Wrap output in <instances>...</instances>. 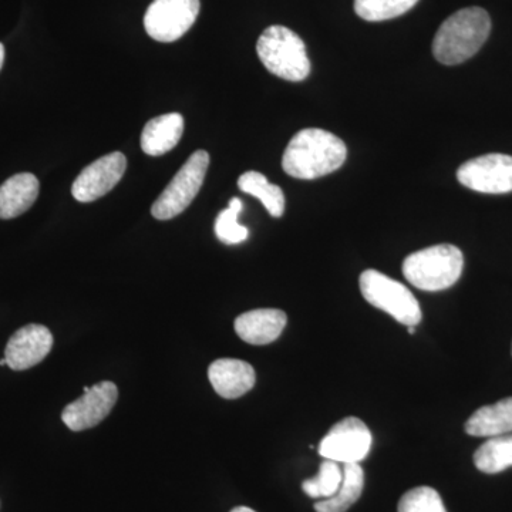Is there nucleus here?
Masks as SVG:
<instances>
[{
	"label": "nucleus",
	"instance_id": "nucleus-1",
	"mask_svg": "<svg viewBox=\"0 0 512 512\" xmlns=\"http://www.w3.org/2000/svg\"><path fill=\"white\" fill-rule=\"evenodd\" d=\"M348 157L346 144L322 128L299 131L286 147L282 168L298 180H316L335 173Z\"/></svg>",
	"mask_w": 512,
	"mask_h": 512
},
{
	"label": "nucleus",
	"instance_id": "nucleus-2",
	"mask_svg": "<svg viewBox=\"0 0 512 512\" xmlns=\"http://www.w3.org/2000/svg\"><path fill=\"white\" fill-rule=\"evenodd\" d=\"M491 32L490 15L481 8L458 10L444 20L433 40L437 62L454 66L471 59L487 42Z\"/></svg>",
	"mask_w": 512,
	"mask_h": 512
},
{
	"label": "nucleus",
	"instance_id": "nucleus-3",
	"mask_svg": "<svg viewBox=\"0 0 512 512\" xmlns=\"http://www.w3.org/2000/svg\"><path fill=\"white\" fill-rule=\"evenodd\" d=\"M463 268V252L454 245L441 244L407 256L403 275L421 291L440 292L456 284Z\"/></svg>",
	"mask_w": 512,
	"mask_h": 512
},
{
	"label": "nucleus",
	"instance_id": "nucleus-4",
	"mask_svg": "<svg viewBox=\"0 0 512 512\" xmlns=\"http://www.w3.org/2000/svg\"><path fill=\"white\" fill-rule=\"evenodd\" d=\"M259 60L279 79L302 82L311 74V60L301 37L285 26H271L256 43Z\"/></svg>",
	"mask_w": 512,
	"mask_h": 512
},
{
	"label": "nucleus",
	"instance_id": "nucleus-5",
	"mask_svg": "<svg viewBox=\"0 0 512 512\" xmlns=\"http://www.w3.org/2000/svg\"><path fill=\"white\" fill-rule=\"evenodd\" d=\"M360 292L370 305L389 313L397 322L409 326H417L423 319L419 301L414 298L410 289L390 276L367 269L360 275Z\"/></svg>",
	"mask_w": 512,
	"mask_h": 512
},
{
	"label": "nucleus",
	"instance_id": "nucleus-6",
	"mask_svg": "<svg viewBox=\"0 0 512 512\" xmlns=\"http://www.w3.org/2000/svg\"><path fill=\"white\" fill-rule=\"evenodd\" d=\"M210 167V154L204 150L195 151L187 163L180 168L173 181L167 185L163 194L151 207V214L156 220H173L183 214L204 184L205 175Z\"/></svg>",
	"mask_w": 512,
	"mask_h": 512
},
{
	"label": "nucleus",
	"instance_id": "nucleus-7",
	"mask_svg": "<svg viewBox=\"0 0 512 512\" xmlns=\"http://www.w3.org/2000/svg\"><path fill=\"white\" fill-rule=\"evenodd\" d=\"M200 8V0H154L144 16V28L151 39L173 43L192 28Z\"/></svg>",
	"mask_w": 512,
	"mask_h": 512
},
{
	"label": "nucleus",
	"instance_id": "nucleus-8",
	"mask_svg": "<svg viewBox=\"0 0 512 512\" xmlns=\"http://www.w3.org/2000/svg\"><path fill=\"white\" fill-rule=\"evenodd\" d=\"M373 437L369 427L357 417L336 423L319 444V454L336 463H362L369 456Z\"/></svg>",
	"mask_w": 512,
	"mask_h": 512
},
{
	"label": "nucleus",
	"instance_id": "nucleus-9",
	"mask_svg": "<svg viewBox=\"0 0 512 512\" xmlns=\"http://www.w3.org/2000/svg\"><path fill=\"white\" fill-rule=\"evenodd\" d=\"M461 185L481 194H507L512 191V157L487 154L473 158L458 168Z\"/></svg>",
	"mask_w": 512,
	"mask_h": 512
},
{
	"label": "nucleus",
	"instance_id": "nucleus-10",
	"mask_svg": "<svg viewBox=\"0 0 512 512\" xmlns=\"http://www.w3.org/2000/svg\"><path fill=\"white\" fill-rule=\"evenodd\" d=\"M119 399V390L113 382H100L86 387L84 394L64 407L63 423L72 431L93 429L106 419Z\"/></svg>",
	"mask_w": 512,
	"mask_h": 512
},
{
	"label": "nucleus",
	"instance_id": "nucleus-11",
	"mask_svg": "<svg viewBox=\"0 0 512 512\" xmlns=\"http://www.w3.org/2000/svg\"><path fill=\"white\" fill-rule=\"evenodd\" d=\"M127 158L123 153L107 154L87 165L73 183L72 194L79 202H93L104 197L120 183L126 173Z\"/></svg>",
	"mask_w": 512,
	"mask_h": 512
},
{
	"label": "nucleus",
	"instance_id": "nucleus-12",
	"mask_svg": "<svg viewBox=\"0 0 512 512\" xmlns=\"http://www.w3.org/2000/svg\"><path fill=\"white\" fill-rule=\"evenodd\" d=\"M53 348V335L46 326L28 325L9 339L5 349L8 366L16 372L39 365Z\"/></svg>",
	"mask_w": 512,
	"mask_h": 512
},
{
	"label": "nucleus",
	"instance_id": "nucleus-13",
	"mask_svg": "<svg viewBox=\"0 0 512 512\" xmlns=\"http://www.w3.org/2000/svg\"><path fill=\"white\" fill-rule=\"evenodd\" d=\"M288 316L279 309H255L235 319V332L249 345L264 346L275 342L284 332Z\"/></svg>",
	"mask_w": 512,
	"mask_h": 512
},
{
	"label": "nucleus",
	"instance_id": "nucleus-14",
	"mask_svg": "<svg viewBox=\"0 0 512 512\" xmlns=\"http://www.w3.org/2000/svg\"><path fill=\"white\" fill-rule=\"evenodd\" d=\"M208 379L215 392L224 399L232 400L251 392L256 375L254 367L244 360L220 359L208 369Z\"/></svg>",
	"mask_w": 512,
	"mask_h": 512
},
{
	"label": "nucleus",
	"instance_id": "nucleus-15",
	"mask_svg": "<svg viewBox=\"0 0 512 512\" xmlns=\"http://www.w3.org/2000/svg\"><path fill=\"white\" fill-rule=\"evenodd\" d=\"M36 175L20 173L0 185V220H13L25 214L39 197Z\"/></svg>",
	"mask_w": 512,
	"mask_h": 512
},
{
	"label": "nucleus",
	"instance_id": "nucleus-16",
	"mask_svg": "<svg viewBox=\"0 0 512 512\" xmlns=\"http://www.w3.org/2000/svg\"><path fill=\"white\" fill-rule=\"evenodd\" d=\"M184 133L181 114L168 113L148 121L141 134V148L151 157H160L173 150Z\"/></svg>",
	"mask_w": 512,
	"mask_h": 512
},
{
	"label": "nucleus",
	"instance_id": "nucleus-17",
	"mask_svg": "<svg viewBox=\"0 0 512 512\" xmlns=\"http://www.w3.org/2000/svg\"><path fill=\"white\" fill-rule=\"evenodd\" d=\"M466 431L470 436L487 439L512 433V397L478 409L467 420Z\"/></svg>",
	"mask_w": 512,
	"mask_h": 512
},
{
	"label": "nucleus",
	"instance_id": "nucleus-18",
	"mask_svg": "<svg viewBox=\"0 0 512 512\" xmlns=\"http://www.w3.org/2000/svg\"><path fill=\"white\" fill-rule=\"evenodd\" d=\"M365 488V471L360 464H343V478L333 497L315 504L316 512H346L362 497Z\"/></svg>",
	"mask_w": 512,
	"mask_h": 512
},
{
	"label": "nucleus",
	"instance_id": "nucleus-19",
	"mask_svg": "<svg viewBox=\"0 0 512 512\" xmlns=\"http://www.w3.org/2000/svg\"><path fill=\"white\" fill-rule=\"evenodd\" d=\"M238 187L245 194L258 198L272 217L279 218L284 215V191L278 185L269 183L264 174L258 173V171H248L239 177Z\"/></svg>",
	"mask_w": 512,
	"mask_h": 512
},
{
	"label": "nucleus",
	"instance_id": "nucleus-20",
	"mask_svg": "<svg viewBox=\"0 0 512 512\" xmlns=\"http://www.w3.org/2000/svg\"><path fill=\"white\" fill-rule=\"evenodd\" d=\"M481 473L498 474L512 467V433L491 437L474 454Z\"/></svg>",
	"mask_w": 512,
	"mask_h": 512
},
{
	"label": "nucleus",
	"instance_id": "nucleus-21",
	"mask_svg": "<svg viewBox=\"0 0 512 512\" xmlns=\"http://www.w3.org/2000/svg\"><path fill=\"white\" fill-rule=\"evenodd\" d=\"M343 467L333 460H325L319 467L318 476L302 483L303 493L316 500L333 497L342 484Z\"/></svg>",
	"mask_w": 512,
	"mask_h": 512
},
{
	"label": "nucleus",
	"instance_id": "nucleus-22",
	"mask_svg": "<svg viewBox=\"0 0 512 512\" xmlns=\"http://www.w3.org/2000/svg\"><path fill=\"white\" fill-rule=\"evenodd\" d=\"M419 0H355V12L367 22H383L399 18L417 5Z\"/></svg>",
	"mask_w": 512,
	"mask_h": 512
},
{
	"label": "nucleus",
	"instance_id": "nucleus-23",
	"mask_svg": "<svg viewBox=\"0 0 512 512\" xmlns=\"http://www.w3.org/2000/svg\"><path fill=\"white\" fill-rule=\"evenodd\" d=\"M242 208H244L242 201L239 198H232L227 210L221 211L218 215L217 221H215V234L222 244L238 245L247 241L248 228L238 222Z\"/></svg>",
	"mask_w": 512,
	"mask_h": 512
},
{
	"label": "nucleus",
	"instance_id": "nucleus-24",
	"mask_svg": "<svg viewBox=\"0 0 512 512\" xmlns=\"http://www.w3.org/2000/svg\"><path fill=\"white\" fill-rule=\"evenodd\" d=\"M397 512H447L434 488L417 487L407 491L397 505Z\"/></svg>",
	"mask_w": 512,
	"mask_h": 512
},
{
	"label": "nucleus",
	"instance_id": "nucleus-25",
	"mask_svg": "<svg viewBox=\"0 0 512 512\" xmlns=\"http://www.w3.org/2000/svg\"><path fill=\"white\" fill-rule=\"evenodd\" d=\"M3 62H5V46L0 43V70H2Z\"/></svg>",
	"mask_w": 512,
	"mask_h": 512
},
{
	"label": "nucleus",
	"instance_id": "nucleus-26",
	"mask_svg": "<svg viewBox=\"0 0 512 512\" xmlns=\"http://www.w3.org/2000/svg\"><path fill=\"white\" fill-rule=\"evenodd\" d=\"M231 512H256L254 510H252V508H248V507H237V508H234V510H232Z\"/></svg>",
	"mask_w": 512,
	"mask_h": 512
},
{
	"label": "nucleus",
	"instance_id": "nucleus-27",
	"mask_svg": "<svg viewBox=\"0 0 512 512\" xmlns=\"http://www.w3.org/2000/svg\"><path fill=\"white\" fill-rule=\"evenodd\" d=\"M0 366H8V362H6L5 357H3V359H0Z\"/></svg>",
	"mask_w": 512,
	"mask_h": 512
},
{
	"label": "nucleus",
	"instance_id": "nucleus-28",
	"mask_svg": "<svg viewBox=\"0 0 512 512\" xmlns=\"http://www.w3.org/2000/svg\"><path fill=\"white\" fill-rule=\"evenodd\" d=\"M409 333L410 335H414V333H416V329H414V326H409Z\"/></svg>",
	"mask_w": 512,
	"mask_h": 512
}]
</instances>
